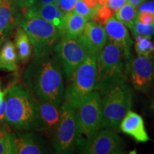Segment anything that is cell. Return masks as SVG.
<instances>
[{"label": "cell", "mask_w": 154, "mask_h": 154, "mask_svg": "<svg viewBox=\"0 0 154 154\" xmlns=\"http://www.w3.org/2000/svg\"><path fill=\"white\" fill-rule=\"evenodd\" d=\"M23 80L38 100L60 106L64 96L62 71L60 64L51 54L34 56L25 69Z\"/></svg>", "instance_id": "obj_1"}, {"label": "cell", "mask_w": 154, "mask_h": 154, "mask_svg": "<svg viewBox=\"0 0 154 154\" xmlns=\"http://www.w3.org/2000/svg\"><path fill=\"white\" fill-rule=\"evenodd\" d=\"M5 120L17 130L41 131L38 100L29 88L16 85L9 90Z\"/></svg>", "instance_id": "obj_2"}, {"label": "cell", "mask_w": 154, "mask_h": 154, "mask_svg": "<svg viewBox=\"0 0 154 154\" xmlns=\"http://www.w3.org/2000/svg\"><path fill=\"white\" fill-rule=\"evenodd\" d=\"M101 95V128H116L133 105V91L126 79L118 81Z\"/></svg>", "instance_id": "obj_3"}, {"label": "cell", "mask_w": 154, "mask_h": 154, "mask_svg": "<svg viewBox=\"0 0 154 154\" xmlns=\"http://www.w3.org/2000/svg\"><path fill=\"white\" fill-rule=\"evenodd\" d=\"M17 23L29 35L35 57L51 54L59 39L63 36L60 29L38 17H17Z\"/></svg>", "instance_id": "obj_4"}, {"label": "cell", "mask_w": 154, "mask_h": 154, "mask_svg": "<svg viewBox=\"0 0 154 154\" xmlns=\"http://www.w3.org/2000/svg\"><path fill=\"white\" fill-rule=\"evenodd\" d=\"M123 79L125 76L122 51L119 46L109 41L97 56L95 90L101 94Z\"/></svg>", "instance_id": "obj_5"}, {"label": "cell", "mask_w": 154, "mask_h": 154, "mask_svg": "<svg viewBox=\"0 0 154 154\" xmlns=\"http://www.w3.org/2000/svg\"><path fill=\"white\" fill-rule=\"evenodd\" d=\"M76 120V146L88 142L101 128V95L96 90L75 109Z\"/></svg>", "instance_id": "obj_6"}, {"label": "cell", "mask_w": 154, "mask_h": 154, "mask_svg": "<svg viewBox=\"0 0 154 154\" xmlns=\"http://www.w3.org/2000/svg\"><path fill=\"white\" fill-rule=\"evenodd\" d=\"M97 55L90 53L79 66L64 94L65 102L76 109L95 90Z\"/></svg>", "instance_id": "obj_7"}, {"label": "cell", "mask_w": 154, "mask_h": 154, "mask_svg": "<svg viewBox=\"0 0 154 154\" xmlns=\"http://www.w3.org/2000/svg\"><path fill=\"white\" fill-rule=\"evenodd\" d=\"M54 51L68 80H72L79 66L90 52L80 36L63 35Z\"/></svg>", "instance_id": "obj_8"}, {"label": "cell", "mask_w": 154, "mask_h": 154, "mask_svg": "<svg viewBox=\"0 0 154 154\" xmlns=\"http://www.w3.org/2000/svg\"><path fill=\"white\" fill-rule=\"evenodd\" d=\"M76 138L75 109L63 102L60 109V119L52 136L53 147L57 153H72L74 151Z\"/></svg>", "instance_id": "obj_9"}, {"label": "cell", "mask_w": 154, "mask_h": 154, "mask_svg": "<svg viewBox=\"0 0 154 154\" xmlns=\"http://www.w3.org/2000/svg\"><path fill=\"white\" fill-rule=\"evenodd\" d=\"M87 154H119L124 153L122 139L110 129L99 131L91 139L78 148Z\"/></svg>", "instance_id": "obj_10"}, {"label": "cell", "mask_w": 154, "mask_h": 154, "mask_svg": "<svg viewBox=\"0 0 154 154\" xmlns=\"http://www.w3.org/2000/svg\"><path fill=\"white\" fill-rule=\"evenodd\" d=\"M128 72L134 87L138 91H147L154 80V61L152 58L138 56L131 61Z\"/></svg>", "instance_id": "obj_11"}, {"label": "cell", "mask_w": 154, "mask_h": 154, "mask_svg": "<svg viewBox=\"0 0 154 154\" xmlns=\"http://www.w3.org/2000/svg\"><path fill=\"white\" fill-rule=\"evenodd\" d=\"M105 30L107 38L120 48L123 54V57L126 61L127 69L131 62V47L133 40L131 38L126 26L117 20L115 17H111L105 24Z\"/></svg>", "instance_id": "obj_12"}, {"label": "cell", "mask_w": 154, "mask_h": 154, "mask_svg": "<svg viewBox=\"0 0 154 154\" xmlns=\"http://www.w3.org/2000/svg\"><path fill=\"white\" fill-rule=\"evenodd\" d=\"M13 153L41 154L47 153V149L37 136L30 133L11 132Z\"/></svg>", "instance_id": "obj_13"}, {"label": "cell", "mask_w": 154, "mask_h": 154, "mask_svg": "<svg viewBox=\"0 0 154 154\" xmlns=\"http://www.w3.org/2000/svg\"><path fill=\"white\" fill-rule=\"evenodd\" d=\"M22 9L23 16L36 17L43 19L52 23L62 31L65 13L56 5H33L30 7H22Z\"/></svg>", "instance_id": "obj_14"}, {"label": "cell", "mask_w": 154, "mask_h": 154, "mask_svg": "<svg viewBox=\"0 0 154 154\" xmlns=\"http://www.w3.org/2000/svg\"><path fill=\"white\" fill-rule=\"evenodd\" d=\"M80 37L89 52L97 56L107 42L105 29L102 25L94 22H87Z\"/></svg>", "instance_id": "obj_15"}, {"label": "cell", "mask_w": 154, "mask_h": 154, "mask_svg": "<svg viewBox=\"0 0 154 154\" xmlns=\"http://www.w3.org/2000/svg\"><path fill=\"white\" fill-rule=\"evenodd\" d=\"M119 125L121 131L129 135L137 142L145 143L150 140L143 118L138 113L128 111Z\"/></svg>", "instance_id": "obj_16"}, {"label": "cell", "mask_w": 154, "mask_h": 154, "mask_svg": "<svg viewBox=\"0 0 154 154\" xmlns=\"http://www.w3.org/2000/svg\"><path fill=\"white\" fill-rule=\"evenodd\" d=\"M41 131L53 136L60 119V109L51 102L38 100Z\"/></svg>", "instance_id": "obj_17"}, {"label": "cell", "mask_w": 154, "mask_h": 154, "mask_svg": "<svg viewBox=\"0 0 154 154\" xmlns=\"http://www.w3.org/2000/svg\"><path fill=\"white\" fill-rule=\"evenodd\" d=\"M17 5L13 0H2L0 6V45L17 24Z\"/></svg>", "instance_id": "obj_18"}, {"label": "cell", "mask_w": 154, "mask_h": 154, "mask_svg": "<svg viewBox=\"0 0 154 154\" xmlns=\"http://www.w3.org/2000/svg\"><path fill=\"white\" fill-rule=\"evenodd\" d=\"M88 19L72 11L65 13L63 23V36H79L82 34Z\"/></svg>", "instance_id": "obj_19"}, {"label": "cell", "mask_w": 154, "mask_h": 154, "mask_svg": "<svg viewBox=\"0 0 154 154\" xmlns=\"http://www.w3.org/2000/svg\"><path fill=\"white\" fill-rule=\"evenodd\" d=\"M14 44L17 59L22 62L28 61L32 55V43L27 33L20 26L17 29Z\"/></svg>", "instance_id": "obj_20"}, {"label": "cell", "mask_w": 154, "mask_h": 154, "mask_svg": "<svg viewBox=\"0 0 154 154\" xmlns=\"http://www.w3.org/2000/svg\"><path fill=\"white\" fill-rule=\"evenodd\" d=\"M17 54L13 42L9 40L4 42L0 49V69L12 72L17 69Z\"/></svg>", "instance_id": "obj_21"}, {"label": "cell", "mask_w": 154, "mask_h": 154, "mask_svg": "<svg viewBox=\"0 0 154 154\" xmlns=\"http://www.w3.org/2000/svg\"><path fill=\"white\" fill-rule=\"evenodd\" d=\"M137 8L131 4L127 3L116 11V19L131 29L135 22L137 19Z\"/></svg>", "instance_id": "obj_22"}, {"label": "cell", "mask_w": 154, "mask_h": 154, "mask_svg": "<svg viewBox=\"0 0 154 154\" xmlns=\"http://www.w3.org/2000/svg\"><path fill=\"white\" fill-rule=\"evenodd\" d=\"M136 38L135 49L138 56L152 58L154 54V42L150 36L137 35Z\"/></svg>", "instance_id": "obj_23"}, {"label": "cell", "mask_w": 154, "mask_h": 154, "mask_svg": "<svg viewBox=\"0 0 154 154\" xmlns=\"http://www.w3.org/2000/svg\"><path fill=\"white\" fill-rule=\"evenodd\" d=\"M13 154L11 131L7 125L0 124V154Z\"/></svg>", "instance_id": "obj_24"}, {"label": "cell", "mask_w": 154, "mask_h": 154, "mask_svg": "<svg viewBox=\"0 0 154 154\" xmlns=\"http://www.w3.org/2000/svg\"><path fill=\"white\" fill-rule=\"evenodd\" d=\"M116 11L109 8L107 5L100 6L94 13L91 19L92 22H94L96 24L104 25L113 16V14L116 13Z\"/></svg>", "instance_id": "obj_25"}, {"label": "cell", "mask_w": 154, "mask_h": 154, "mask_svg": "<svg viewBox=\"0 0 154 154\" xmlns=\"http://www.w3.org/2000/svg\"><path fill=\"white\" fill-rule=\"evenodd\" d=\"M131 30L134 36L141 35L151 37L154 34V24H143L136 20Z\"/></svg>", "instance_id": "obj_26"}, {"label": "cell", "mask_w": 154, "mask_h": 154, "mask_svg": "<svg viewBox=\"0 0 154 154\" xmlns=\"http://www.w3.org/2000/svg\"><path fill=\"white\" fill-rule=\"evenodd\" d=\"M100 5L99 4L96 6L94 8H89L85 5V3L82 1V0H78L76 2V5L74 6V8L72 9V11L75 14L82 15V16L86 18L88 20H91L92 16H93L94 13L95 12V11L98 9V7H99Z\"/></svg>", "instance_id": "obj_27"}, {"label": "cell", "mask_w": 154, "mask_h": 154, "mask_svg": "<svg viewBox=\"0 0 154 154\" xmlns=\"http://www.w3.org/2000/svg\"><path fill=\"white\" fill-rule=\"evenodd\" d=\"M138 22L146 24H154V12L147 11H138L137 19Z\"/></svg>", "instance_id": "obj_28"}, {"label": "cell", "mask_w": 154, "mask_h": 154, "mask_svg": "<svg viewBox=\"0 0 154 154\" xmlns=\"http://www.w3.org/2000/svg\"><path fill=\"white\" fill-rule=\"evenodd\" d=\"M78 0H58L56 5L59 7L64 13L71 11L74 8L76 2Z\"/></svg>", "instance_id": "obj_29"}, {"label": "cell", "mask_w": 154, "mask_h": 154, "mask_svg": "<svg viewBox=\"0 0 154 154\" xmlns=\"http://www.w3.org/2000/svg\"><path fill=\"white\" fill-rule=\"evenodd\" d=\"M126 3V0H108L107 6L109 8L117 11Z\"/></svg>", "instance_id": "obj_30"}, {"label": "cell", "mask_w": 154, "mask_h": 154, "mask_svg": "<svg viewBox=\"0 0 154 154\" xmlns=\"http://www.w3.org/2000/svg\"><path fill=\"white\" fill-rule=\"evenodd\" d=\"M138 11H147V12H154V1L148 2L143 3L139 7Z\"/></svg>", "instance_id": "obj_31"}, {"label": "cell", "mask_w": 154, "mask_h": 154, "mask_svg": "<svg viewBox=\"0 0 154 154\" xmlns=\"http://www.w3.org/2000/svg\"><path fill=\"white\" fill-rule=\"evenodd\" d=\"M6 113V100L4 99L0 103V123L5 120Z\"/></svg>", "instance_id": "obj_32"}, {"label": "cell", "mask_w": 154, "mask_h": 154, "mask_svg": "<svg viewBox=\"0 0 154 154\" xmlns=\"http://www.w3.org/2000/svg\"><path fill=\"white\" fill-rule=\"evenodd\" d=\"M15 4L21 8L24 7H30L33 5V0H16Z\"/></svg>", "instance_id": "obj_33"}, {"label": "cell", "mask_w": 154, "mask_h": 154, "mask_svg": "<svg viewBox=\"0 0 154 154\" xmlns=\"http://www.w3.org/2000/svg\"><path fill=\"white\" fill-rule=\"evenodd\" d=\"M57 2L58 0H33V5H47V4L57 5Z\"/></svg>", "instance_id": "obj_34"}, {"label": "cell", "mask_w": 154, "mask_h": 154, "mask_svg": "<svg viewBox=\"0 0 154 154\" xmlns=\"http://www.w3.org/2000/svg\"><path fill=\"white\" fill-rule=\"evenodd\" d=\"M85 5L89 8H94L96 6L99 5V1L98 0H82Z\"/></svg>", "instance_id": "obj_35"}, {"label": "cell", "mask_w": 154, "mask_h": 154, "mask_svg": "<svg viewBox=\"0 0 154 154\" xmlns=\"http://www.w3.org/2000/svg\"><path fill=\"white\" fill-rule=\"evenodd\" d=\"M128 2V3L131 4V5L134 6L135 7H137L138 6L140 5V4L143 2V0H126Z\"/></svg>", "instance_id": "obj_36"}, {"label": "cell", "mask_w": 154, "mask_h": 154, "mask_svg": "<svg viewBox=\"0 0 154 154\" xmlns=\"http://www.w3.org/2000/svg\"><path fill=\"white\" fill-rule=\"evenodd\" d=\"M150 109H151V113H153L154 116V96H153V99H152V100H151V104H150Z\"/></svg>", "instance_id": "obj_37"}, {"label": "cell", "mask_w": 154, "mask_h": 154, "mask_svg": "<svg viewBox=\"0 0 154 154\" xmlns=\"http://www.w3.org/2000/svg\"><path fill=\"white\" fill-rule=\"evenodd\" d=\"M99 1V4L101 6H104L107 5L108 0H98Z\"/></svg>", "instance_id": "obj_38"}, {"label": "cell", "mask_w": 154, "mask_h": 154, "mask_svg": "<svg viewBox=\"0 0 154 154\" xmlns=\"http://www.w3.org/2000/svg\"><path fill=\"white\" fill-rule=\"evenodd\" d=\"M4 99H5V93H3V92H0V103L3 101Z\"/></svg>", "instance_id": "obj_39"}, {"label": "cell", "mask_w": 154, "mask_h": 154, "mask_svg": "<svg viewBox=\"0 0 154 154\" xmlns=\"http://www.w3.org/2000/svg\"><path fill=\"white\" fill-rule=\"evenodd\" d=\"M2 0H0V6H1V4H2Z\"/></svg>", "instance_id": "obj_40"}, {"label": "cell", "mask_w": 154, "mask_h": 154, "mask_svg": "<svg viewBox=\"0 0 154 154\" xmlns=\"http://www.w3.org/2000/svg\"><path fill=\"white\" fill-rule=\"evenodd\" d=\"M13 1H14V2H15V1H16V0H13Z\"/></svg>", "instance_id": "obj_41"}, {"label": "cell", "mask_w": 154, "mask_h": 154, "mask_svg": "<svg viewBox=\"0 0 154 154\" xmlns=\"http://www.w3.org/2000/svg\"><path fill=\"white\" fill-rule=\"evenodd\" d=\"M0 92H2V91H1V89H0Z\"/></svg>", "instance_id": "obj_42"}]
</instances>
